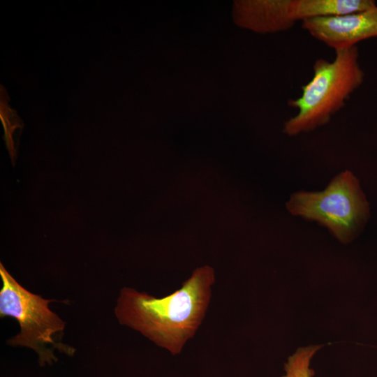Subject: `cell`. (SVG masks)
Wrapping results in <instances>:
<instances>
[{
	"label": "cell",
	"mask_w": 377,
	"mask_h": 377,
	"mask_svg": "<svg viewBox=\"0 0 377 377\" xmlns=\"http://www.w3.org/2000/svg\"><path fill=\"white\" fill-rule=\"evenodd\" d=\"M214 281L213 268L205 265L195 269L179 289L163 297L123 288L114 315L121 325L177 355L205 318Z\"/></svg>",
	"instance_id": "obj_1"
},
{
	"label": "cell",
	"mask_w": 377,
	"mask_h": 377,
	"mask_svg": "<svg viewBox=\"0 0 377 377\" xmlns=\"http://www.w3.org/2000/svg\"><path fill=\"white\" fill-rule=\"evenodd\" d=\"M311 80L302 87V94L288 105L297 113L285 121L283 132L294 136L309 133L330 122L364 82L357 45L335 51L332 61L316 59Z\"/></svg>",
	"instance_id": "obj_2"
},
{
	"label": "cell",
	"mask_w": 377,
	"mask_h": 377,
	"mask_svg": "<svg viewBox=\"0 0 377 377\" xmlns=\"http://www.w3.org/2000/svg\"><path fill=\"white\" fill-rule=\"evenodd\" d=\"M0 276V316L15 318L20 329L7 343L32 349L38 355L40 366L51 365L58 360L56 350L73 356L75 349L61 341L66 323L50 309L49 304L54 300L45 299L22 287L2 263Z\"/></svg>",
	"instance_id": "obj_3"
},
{
	"label": "cell",
	"mask_w": 377,
	"mask_h": 377,
	"mask_svg": "<svg viewBox=\"0 0 377 377\" xmlns=\"http://www.w3.org/2000/svg\"><path fill=\"white\" fill-rule=\"evenodd\" d=\"M286 207L292 215L326 228L342 243L353 240L370 216L369 202L360 182L348 170L335 176L322 191L293 193Z\"/></svg>",
	"instance_id": "obj_4"
},
{
	"label": "cell",
	"mask_w": 377,
	"mask_h": 377,
	"mask_svg": "<svg viewBox=\"0 0 377 377\" xmlns=\"http://www.w3.org/2000/svg\"><path fill=\"white\" fill-rule=\"evenodd\" d=\"M302 27L334 51L377 37V6L349 15L308 19Z\"/></svg>",
	"instance_id": "obj_5"
},
{
	"label": "cell",
	"mask_w": 377,
	"mask_h": 377,
	"mask_svg": "<svg viewBox=\"0 0 377 377\" xmlns=\"http://www.w3.org/2000/svg\"><path fill=\"white\" fill-rule=\"evenodd\" d=\"M232 18L239 27L260 34L287 31L299 21L297 0L235 1Z\"/></svg>",
	"instance_id": "obj_6"
},
{
	"label": "cell",
	"mask_w": 377,
	"mask_h": 377,
	"mask_svg": "<svg viewBox=\"0 0 377 377\" xmlns=\"http://www.w3.org/2000/svg\"><path fill=\"white\" fill-rule=\"evenodd\" d=\"M376 6L374 0H297V14L303 21L349 15Z\"/></svg>",
	"instance_id": "obj_7"
},
{
	"label": "cell",
	"mask_w": 377,
	"mask_h": 377,
	"mask_svg": "<svg viewBox=\"0 0 377 377\" xmlns=\"http://www.w3.org/2000/svg\"><path fill=\"white\" fill-rule=\"evenodd\" d=\"M320 346H308L299 348L288 357L284 364L286 374L282 377H312L313 369H310V362Z\"/></svg>",
	"instance_id": "obj_8"
},
{
	"label": "cell",
	"mask_w": 377,
	"mask_h": 377,
	"mask_svg": "<svg viewBox=\"0 0 377 377\" xmlns=\"http://www.w3.org/2000/svg\"><path fill=\"white\" fill-rule=\"evenodd\" d=\"M0 117L6 132V139L8 148L11 155H15L14 143L13 141V134L15 128H22V121L16 113V111L12 109L9 104V96L3 86L1 85L0 90Z\"/></svg>",
	"instance_id": "obj_9"
}]
</instances>
